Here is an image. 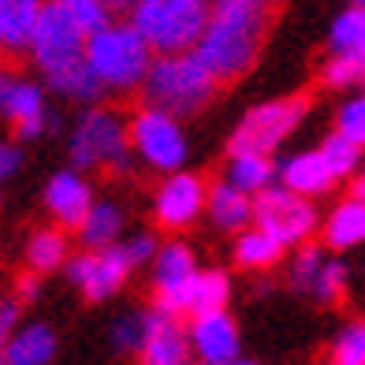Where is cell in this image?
I'll return each instance as SVG.
<instances>
[{"label":"cell","instance_id":"1","mask_svg":"<svg viewBox=\"0 0 365 365\" xmlns=\"http://www.w3.org/2000/svg\"><path fill=\"white\" fill-rule=\"evenodd\" d=\"M272 30V8L261 0H220L212 4L209 26L197 41L194 56L220 82H235L257 63L264 38Z\"/></svg>","mask_w":365,"mask_h":365},{"label":"cell","instance_id":"2","mask_svg":"<svg viewBox=\"0 0 365 365\" xmlns=\"http://www.w3.org/2000/svg\"><path fill=\"white\" fill-rule=\"evenodd\" d=\"M217 93H220V82L209 75V68L194 53L157 56L153 71H149L145 86H142V108L182 123L190 115L205 112Z\"/></svg>","mask_w":365,"mask_h":365},{"label":"cell","instance_id":"3","mask_svg":"<svg viewBox=\"0 0 365 365\" xmlns=\"http://www.w3.org/2000/svg\"><path fill=\"white\" fill-rule=\"evenodd\" d=\"M68 157L75 172L105 168L112 175H130L138 160L130 149V120L108 105L82 108L68 135Z\"/></svg>","mask_w":365,"mask_h":365},{"label":"cell","instance_id":"4","mask_svg":"<svg viewBox=\"0 0 365 365\" xmlns=\"http://www.w3.org/2000/svg\"><path fill=\"white\" fill-rule=\"evenodd\" d=\"M209 15L212 8L205 0H138L130 4L127 23L153 48V56H182L197 48Z\"/></svg>","mask_w":365,"mask_h":365},{"label":"cell","instance_id":"5","mask_svg":"<svg viewBox=\"0 0 365 365\" xmlns=\"http://www.w3.org/2000/svg\"><path fill=\"white\" fill-rule=\"evenodd\" d=\"M153 48H149L138 30L123 23H112L105 26L101 34H93L86 41V63L93 68V75L101 78V86L108 93H130V90H142L149 71H153Z\"/></svg>","mask_w":365,"mask_h":365},{"label":"cell","instance_id":"6","mask_svg":"<svg viewBox=\"0 0 365 365\" xmlns=\"http://www.w3.org/2000/svg\"><path fill=\"white\" fill-rule=\"evenodd\" d=\"M309 115V97L294 93V97H276V101H261L254 108L242 112V120L235 123L227 138V157H242V153H257V157H272L284 145L298 123Z\"/></svg>","mask_w":365,"mask_h":365},{"label":"cell","instance_id":"7","mask_svg":"<svg viewBox=\"0 0 365 365\" xmlns=\"http://www.w3.org/2000/svg\"><path fill=\"white\" fill-rule=\"evenodd\" d=\"M86 34L78 30V23L71 19L68 11V0H53V4H41V19H38V34L34 45H30V60L34 68L53 78L78 68L86 60Z\"/></svg>","mask_w":365,"mask_h":365},{"label":"cell","instance_id":"8","mask_svg":"<svg viewBox=\"0 0 365 365\" xmlns=\"http://www.w3.org/2000/svg\"><path fill=\"white\" fill-rule=\"evenodd\" d=\"M321 212L317 205L309 202V197H298L291 190H284L276 182V187H269L264 194L254 197V227L264 231V235H272L279 246H306L313 235H317L321 227Z\"/></svg>","mask_w":365,"mask_h":365},{"label":"cell","instance_id":"9","mask_svg":"<svg viewBox=\"0 0 365 365\" xmlns=\"http://www.w3.org/2000/svg\"><path fill=\"white\" fill-rule=\"evenodd\" d=\"M130 149H135V157L149 172H160V175L187 172L182 168L190 157L187 130H182L179 120H168V115H160V112L138 108L130 115Z\"/></svg>","mask_w":365,"mask_h":365},{"label":"cell","instance_id":"10","mask_svg":"<svg viewBox=\"0 0 365 365\" xmlns=\"http://www.w3.org/2000/svg\"><path fill=\"white\" fill-rule=\"evenodd\" d=\"M0 115L11 120L19 142L45 138V115H48L45 86L34 78L15 75L8 63H0Z\"/></svg>","mask_w":365,"mask_h":365},{"label":"cell","instance_id":"11","mask_svg":"<svg viewBox=\"0 0 365 365\" xmlns=\"http://www.w3.org/2000/svg\"><path fill=\"white\" fill-rule=\"evenodd\" d=\"M130 272L135 269H130L123 246H112V250H101V254L82 250V254H71V261L63 264L68 284L78 287L90 302H108L112 294H120Z\"/></svg>","mask_w":365,"mask_h":365},{"label":"cell","instance_id":"12","mask_svg":"<svg viewBox=\"0 0 365 365\" xmlns=\"http://www.w3.org/2000/svg\"><path fill=\"white\" fill-rule=\"evenodd\" d=\"M227 302H231V276L224 269H197L187 284L160 291L153 306L194 321V317H209V313H227Z\"/></svg>","mask_w":365,"mask_h":365},{"label":"cell","instance_id":"13","mask_svg":"<svg viewBox=\"0 0 365 365\" xmlns=\"http://www.w3.org/2000/svg\"><path fill=\"white\" fill-rule=\"evenodd\" d=\"M205 205H209V182L194 172H175L164 175L153 194V220L164 231H182L197 224Z\"/></svg>","mask_w":365,"mask_h":365},{"label":"cell","instance_id":"14","mask_svg":"<svg viewBox=\"0 0 365 365\" xmlns=\"http://www.w3.org/2000/svg\"><path fill=\"white\" fill-rule=\"evenodd\" d=\"M145 313V343H142V365H194V351H190V331L182 324V317L149 306Z\"/></svg>","mask_w":365,"mask_h":365},{"label":"cell","instance_id":"15","mask_svg":"<svg viewBox=\"0 0 365 365\" xmlns=\"http://www.w3.org/2000/svg\"><path fill=\"white\" fill-rule=\"evenodd\" d=\"M93 182L75 172V168H60L48 175L45 182V209L53 212V220L63 227V231H78L82 220L90 217L93 209Z\"/></svg>","mask_w":365,"mask_h":365},{"label":"cell","instance_id":"16","mask_svg":"<svg viewBox=\"0 0 365 365\" xmlns=\"http://www.w3.org/2000/svg\"><path fill=\"white\" fill-rule=\"evenodd\" d=\"M190 331V351L197 358V365H235L239 358V324L231 313H209V317H194L187 324Z\"/></svg>","mask_w":365,"mask_h":365},{"label":"cell","instance_id":"17","mask_svg":"<svg viewBox=\"0 0 365 365\" xmlns=\"http://www.w3.org/2000/svg\"><path fill=\"white\" fill-rule=\"evenodd\" d=\"M276 182L284 190L298 194V197H309V202L336 187V179H331L321 149H298V153H287L276 164Z\"/></svg>","mask_w":365,"mask_h":365},{"label":"cell","instance_id":"18","mask_svg":"<svg viewBox=\"0 0 365 365\" xmlns=\"http://www.w3.org/2000/svg\"><path fill=\"white\" fill-rule=\"evenodd\" d=\"M38 19H41L38 0H0V53L30 56Z\"/></svg>","mask_w":365,"mask_h":365},{"label":"cell","instance_id":"19","mask_svg":"<svg viewBox=\"0 0 365 365\" xmlns=\"http://www.w3.org/2000/svg\"><path fill=\"white\" fill-rule=\"evenodd\" d=\"M123 227H127V209L120 202H112V197H97L90 217L78 227V242L86 254H101V250H112V246L123 242L120 239Z\"/></svg>","mask_w":365,"mask_h":365},{"label":"cell","instance_id":"20","mask_svg":"<svg viewBox=\"0 0 365 365\" xmlns=\"http://www.w3.org/2000/svg\"><path fill=\"white\" fill-rule=\"evenodd\" d=\"M56 328L45 321H26L15 328V336L8 339L4 365H53L56 358Z\"/></svg>","mask_w":365,"mask_h":365},{"label":"cell","instance_id":"21","mask_svg":"<svg viewBox=\"0 0 365 365\" xmlns=\"http://www.w3.org/2000/svg\"><path fill=\"white\" fill-rule=\"evenodd\" d=\"M205 212H209V220L217 224L220 231H235V235H242V231H250V224H254V197L235 190L227 179H220V182L209 187Z\"/></svg>","mask_w":365,"mask_h":365},{"label":"cell","instance_id":"22","mask_svg":"<svg viewBox=\"0 0 365 365\" xmlns=\"http://www.w3.org/2000/svg\"><path fill=\"white\" fill-rule=\"evenodd\" d=\"M321 239H324V250H354V246H361L365 242V202L343 197L324 217Z\"/></svg>","mask_w":365,"mask_h":365},{"label":"cell","instance_id":"23","mask_svg":"<svg viewBox=\"0 0 365 365\" xmlns=\"http://www.w3.org/2000/svg\"><path fill=\"white\" fill-rule=\"evenodd\" d=\"M328 56L365 63V4H346L328 23Z\"/></svg>","mask_w":365,"mask_h":365},{"label":"cell","instance_id":"24","mask_svg":"<svg viewBox=\"0 0 365 365\" xmlns=\"http://www.w3.org/2000/svg\"><path fill=\"white\" fill-rule=\"evenodd\" d=\"M194 272H197L194 250L182 239H172V242L160 246V254L149 264V284H153V294H160V291H172L179 284H187Z\"/></svg>","mask_w":365,"mask_h":365},{"label":"cell","instance_id":"25","mask_svg":"<svg viewBox=\"0 0 365 365\" xmlns=\"http://www.w3.org/2000/svg\"><path fill=\"white\" fill-rule=\"evenodd\" d=\"M45 90L56 93V97H63V101H78L82 108H97V105L108 97V90L101 86V78L93 75V68H90L86 60H82L78 68L63 71V75L45 78Z\"/></svg>","mask_w":365,"mask_h":365},{"label":"cell","instance_id":"26","mask_svg":"<svg viewBox=\"0 0 365 365\" xmlns=\"http://www.w3.org/2000/svg\"><path fill=\"white\" fill-rule=\"evenodd\" d=\"M68 261H71V242H68V231L63 227H38L34 235L26 239V264L34 276L56 272Z\"/></svg>","mask_w":365,"mask_h":365},{"label":"cell","instance_id":"27","mask_svg":"<svg viewBox=\"0 0 365 365\" xmlns=\"http://www.w3.org/2000/svg\"><path fill=\"white\" fill-rule=\"evenodd\" d=\"M224 179L242 194H264L269 187H276V160L272 157H257V153H242V157H227Z\"/></svg>","mask_w":365,"mask_h":365},{"label":"cell","instance_id":"28","mask_svg":"<svg viewBox=\"0 0 365 365\" xmlns=\"http://www.w3.org/2000/svg\"><path fill=\"white\" fill-rule=\"evenodd\" d=\"M231 257H235L239 269L264 272V269H272V264H279L287 257V246H279L272 235L250 227V231H242V235H235V250H231Z\"/></svg>","mask_w":365,"mask_h":365},{"label":"cell","instance_id":"29","mask_svg":"<svg viewBox=\"0 0 365 365\" xmlns=\"http://www.w3.org/2000/svg\"><path fill=\"white\" fill-rule=\"evenodd\" d=\"M321 149V157H324V164H328V172H331V179H354L358 172H361V160H365V149L361 145H354L351 138H343L339 130H331V135H324V142L317 145Z\"/></svg>","mask_w":365,"mask_h":365},{"label":"cell","instance_id":"30","mask_svg":"<svg viewBox=\"0 0 365 365\" xmlns=\"http://www.w3.org/2000/svg\"><path fill=\"white\" fill-rule=\"evenodd\" d=\"M324 261H328V250H324V246H317V242L298 246L294 257H291L287 284H291L294 291L309 294V291H313V284H317V276H321V269H324Z\"/></svg>","mask_w":365,"mask_h":365},{"label":"cell","instance_id":"31","mask_svg":"<svg viewBox=\"0 0 365 365\" xmlns=\"http://www.w3.org/2000/svg\"><path fill=\"white\" fill-rule=\"evenodd\" d=\"M108 343L120 354H138L145 343V313L142 309H123L120 317L108 324Z\"/></svg>","mask_w":365,"mask_h":365},{"label":"cell","instance_id":"32","mask_svg":"<svg viewBox=\"0 0 365 365\" xmlns=\"http://www.w3.org/2000/svg\"><path fill=\"white\" fill-rule=\"evenodd\" d=\"M346 279H351L346 261L336 257V254H328V261H324V269L317 276V284H313L309 298H313V302H321V306H336L339 298L346 294Z\"/></svg>","mask_w":365,"mask_h":365},{"label":"cell","instance_id":"33","mask_svg":"<svg viewBox=\"0 0 365 365\" xmlns=\"http://www.w3.org/2000/svg\"><path fill=\"white\" fill-rule=\"evenodd\" d=\"M331 365H365V321H346L331 339Z\"/></svg>","mask_w":365,"mask_h":365},{"label":"cell","instance_id":"34","mask_svg":"<svg viewBox=\"0 0 365 365\" xmlns=\"http://www.w3.org/2000/svg\"><path fill=\"white\" fill-rule=\"evenodd\" d=\"M321 82L328 90H358V86H365V63L343 60V56H328L321 63Z\"/></svg>","mask_w":365,"mask_h":365},{"label":"cell","instance_id":"35","mask_svg":"<svg viewBox=\"0 0 365 365\" xmlns=\"http://www.w3.org/2000/svg\"><path fill=\"white\" fill-rule=\"evenodd\" d=\"M336 130L343 138H351L354 145L365 149V90L351 93L346 101L336 108Z\"/></svg>","mask_w":365,"mask_h":365},{"label":"cell","instance_id":"36","mask_svg":"<svg viewBox=\"0 0 365 365\" xmlns=\"http://www.w3.org/2000/svg\"><path fill=\"white\" fill-rule=\"evenodd\" d=\"M68 11H71V19L78 23V30L86 38L93 34H101L105 26H112V4H105V0H68Z\"/></svg>","mask_w":365,"mask_h":365},{"label":"cell","instance_id":"37","mask_svg":"<svg viewBox=\"0 0 365 365\" xmlns=\"http://www.w3.org/2000/svg\"><path fill=\"white\" fill-rule=\"evenodd\" d=\"M123 254L130 261V269H142V264H153V257L160 254V239L153 235V231H138V235H130L120 242Z\"/></svg>","mask_w":365,"mask_h":365},{"label":"cell","instance_id":"38","mask_svg":"<svg viewBox=\"0 0 365 365\" xmlns=\"http://www.w3.org/2000/svg\"><path fill=\"white\" fill-rule=\"evenodd\" d=\"M19 313L23 306L11 298H0V365H4V351H8V339L15 336V328H19Z\"/></svg>","mask_w":365,"mask_h":365},{"label":"cell","instance_id":"39","mask_svg":"<svg viewBox=\"0 0 365 365\" xmlns=\"http://www.w3.org/2000/svg\"><path fill=\"white\" fill-rule=\"evenodd\" d=\"M19 168H23V149L15 145V142H4V138H0V182L11 179Z\"/></svg>","mask_w":365,"mask_h":365},{"label":"cell","instance_id":"40","mask_svg":"<svg viewBox=\"0 0 365 365\" xmlns=\"http://www.w3.org/2000/svg\"><path fill=\"white\" fill-rule=\"evenodd\" d=\"M38 294H41V279H38L34 272H23L19 284H15V302L26 306V302H34Z\"/></svg>","mask_w":365,"mask_h":365},{"label":"cell","instance_id":"41","mask_svg":"<svg viewBox=\"0 0 365 365\" xmlns=\"http://www.w3.org/2000/svg\"><path fill=\"white\" fill-rule=\"evenodd\" d=\"M60 130H63V115H60L53 105H48V115H45V135H60Z\"/></svg>","mask_w":365,"mask_h":365},{"label":"cell","instance_id":"42","mask_svg":"<svg viewBox=\"0 0 365 365\" xmlns=\"http://www.w3.org/2000/svg\"><path fill=\"white\" fill-rule=\"evenodd\" d=\"M351 197H358V202H365V168L351 179Z\"/></svg>","mask_w":365,"mask_h":365},{"label":"cell","instance_id":"43","mask_svg":"<svg viewBox=\"0 0 365 365\" xmlns=\"http://www.w3.org/2000/svg\"><path fill=\"white\" fill-rule=\"evenodd\" d=\"M235 365H254V361H235Z\"/></svg>","mask_w":365,"mask_h":365}]
</instances>
